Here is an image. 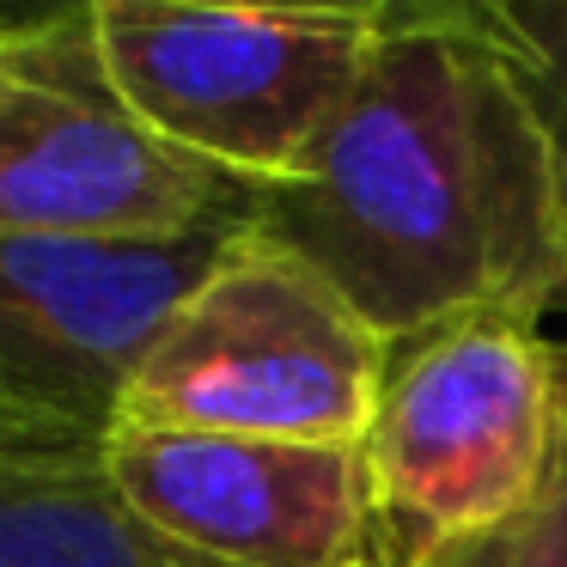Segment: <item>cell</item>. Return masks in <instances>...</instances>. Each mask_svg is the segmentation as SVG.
Wrapping results in <instances>:
<instances>
[{
	"instance_id": "cell-1",
	"label": "cell",
	"mask_w": 567,
	"mask_h": 567,
	"mask_svg": "<svg viewBox=\"0 0 567 567\" xmlns=\"http://www.w3.org/2000/svg\"><path fill=\"white\" fill-rule=\"evenodd\" d=\"M257 226L384 336L464 306H567V220L482 7H384L354 99Z\"/></svg>"
},
{
	"instance_id": "cell-2",
	"label": "cell",
	"mask_w": 567,
	"mask_h": 567,
	"mask_svg": "<svg viewBox=\"0 0 567 567\" xmlns=\"http://www.w3.org/2000/svg\"><path fill=\"white\" fill-rule=\"evenodd\" d=\"M561 433V342L525 306H464L391 336L360 464L372 555L403 567L513 518Z\"/></svg>"
},
{
	"instance_id": "cell-3",
	"label": "cell",
	"mask_w": 567,
	"mask_h": 567,
	"mask_svg": "<svg viewBox=\"0 0 567 567\" xmlns=\"http://www.w3.org/2000/svg\"><path fill=\"white\" fill-rule=\"evenodd\" d=\"M391 336L257 220L220 250L141 360L116 427L360 445Z\"/></svg>"
},
{
	"instance_id": "cell-4",
	"label": "cell",
	"mask_w": 567,
	"mask_h": 567,
	"mask_svg": "<svg viewBox=\"0 0 567 567\" xmlns=\"http://www.w3.org/2000/svg\"><path fill=\"white\" fill-rule=\"evenodd\" d=\"M379 31L384 7H92L116 99L165 147L250 189L306 177L318 141L367 74Z\"/></svg>"
},
{
	"instance_id": "cell-5",
	"label": "cell",
	"mask_w": 567,
	"mask_h": 567,
	"mask_svg": "<svg viewBox=\"0 0 567 567\" xmlns=\"http://www.w3.org/2000/svg\"><path fill=\"white\" fill-rule=\"evenodd\" d=\"M257 189L165 147L99 62L92 7L0 19V238H184Z\"/></svg>"
},
{
	"instance_id": "cell-6",
	"label": "cell",
	"mask_w": 567,
	"mask_h": 567,
	"mask_svg": "<svg viewBox=\"0 0 567 567\" xmlns=\"http://www.w3.org/2000/svg\"><path fill=\"white\" fill-rule=\"evenodd\" d=\"M250 214L184 238H0V396L68 440H111L141 360Z\"/></svg>"
},
{
	"instance_id": "cell-7",
	"label": "cell",
	"mask_w": 567,
	"mask_h": 567,
	"mask_svg": "<svg viewBox=\"0 0 567 567\" xmlns=\"http://www.w3.org/2000/svg\"><path fill=\"white\" fill-rule=\"evenodd\" d=\"M104 464L153 530L220 567H367L379 543L360 445L116 427Z\"/></svg>"
},
{
	"instance_id": "cell-8",
	"label": "cell",
	"mask_w": 567,
	"mask_h": 567,
	"mask_svg": "<svg viewBox=\"0 0 567 567\" xmlns=\"http://www.w3.org/2000/svg\"><path fill=\"white\" fill-rule=\"evenodd\" d=\"M0 567H220L153 530L111 482L104 440L0 445Z\"/></svg>"
},
{
	"instance_id": "cell-9",
	"label": "cell",
	"mask_w": 567,
	"mask_h": 567,
	"mask_svg": "<svg viewBox=\"0 0 567 567\" xmlns=\"http://www.w3.org/2000/svg\"><path fill=\"white\" fill-rule=\"evenodd\" d=\"M482 19L525 92L567 220V0H482Z\"/></svg>"
},
{
	"instance_id": "cell-10",
	"label": "cell",
	"mask_w": 567,
	"mask_h": 567,
	"mask_svg": "<svg viewBox=\"0 0 567 567\" xmlns=\"http://www.w3.org/2000/svg\"><path fill=\"white\" fill-rule=\"evenodd\" d=\"M403 567H567V342H561V433L543 488L513 518L476 530V537L440 543Z\"/></svg>"
},
{
	"instance_id": "cell-11",
	"label": "cell",
	"mask_w": 567,
	"mask_h": 567,
	"mask_svg": "<svg viewBox=\"0 0 567 567\" xmlns=\"http://www.w3.org/2000/svg\"><path fill=\"white\" fill-rule=\"evenodd\" d=\"M7 440H68V433L43 427V421H31L19 403H7V396H0V445H7Z\"/></svg>"
},
{
	"instance_id": "cell-12",
	"label": "cell",
	"mask_w": 567,
	"mask_h": 567,
	"mask_svg": "<svg viewBox=\"0 0 567 567\" xmlns=\"http://www.w3.org/2000/svg\"><path fill=\"white\" fill-rule=\"evenodd\" d=\"M367 567H384V561H379V555H372V561H367Z\"/></svg>"
}]
</instances>
